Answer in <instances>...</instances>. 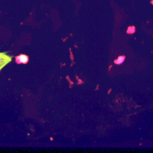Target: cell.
Masks as SVG:
<instances>
[{
  "instance_id": "obj_1",
  "label": "cell",
  "mask_w": 153,
  "mask_h": 153,
  "mask_svg": "<svg viewBox=\"0 0 153 153\" xmlns=\"http://www.w3.org/2000/svg\"><path fill=\"white\" fill-rule=\"evenodd\" d=\"M12 57L4 52H0V71L8 63L11 62Z\"/></svg>"
},
{
  "instance_id": "obj_2",
  "label": "cell",
  "mask_w": 153,
  "mask_h": 153,
  "mask_svg": "<svg viewBox=\"0 0 153 153\" xmlns=\"http://www.w3.org/2000/svg\"><path fill=\"white\" fill-rule=\"evenodd\" d=\"M29 60V56L23 54H21L15 57L16 63L17 64H26L28 63Z\"/></svg>"
},
{
  "instance_id": "obj_3",
  "label": "cell",
  "mask_w": 153,
  "mask_h": 153,
  "mask_svg": "<svg viewBox=\"0 0 153 153\" xmlns=\"http://www.w3.org/2000/svg\"><path fill=\"white\" fill-rule=\"evenodd\" d=\"M125 60V56H120L118 57L117 59H116L115 61H114V63L115 64H117V65H120V64H121L124 60Z\"/></svg>"
},
{
  "instance_id": "obj_4",
  "label": "cell",
  "mask_w": 153,
  "mask_h": 153,
  "mask_svg": "<svg viewBox=\"0 0 153 153\" xmlns=\"http://www.w3.org/2000/svg\"><path fill=\"white\" fill-rule=\"evenodd\" d=\"M135 31H136L135 27L134 26H131L128 27L126 32L128 34H133V33H134L135 32Z\"/></svg>"
},
{
  "instance_id": "obj_5",
  "label": "cell",
  "mask_w": 153,
  "mask_h": 153,
  "mask_svg": "<svg viewBox=\"0 0 153 153\" xmlns=\"http://www.w3.org/2000/svg\"><path fill=\"white\" fill-rule=\"evenodd\" d=\"M150 3L151 4H152L153 5V0H152V1H151V2H150Z\"/></svg>"
}]
</instances>
